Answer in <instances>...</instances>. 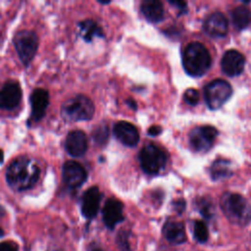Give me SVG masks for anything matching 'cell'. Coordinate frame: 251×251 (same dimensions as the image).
Instances as JSON below:
<instances>
[{
  "mask_svg": "<svg viewBox=\"0 0 251 251\" xmlns=\"http://www.w3.org/2000/svg\"><path fill=\"white\" fill-rule=\"evenodd\" d=\"M196 205L199 212L205 219H211L214 216L215 209H214L213 202L211 201L210 198H207V197L199 198Z\"/></svg>",
  "mask_w": 251,
  "mask_h": 251,
  "instance_id": "obj_23",
  "label": "cell"
},
{
  "mask_svg": "<svg viewBox=\"0 0 251 251\" xmlns=\"http://www.w3.org/2000/svg\"><path fill=\"white\" fill-rule=\"evenodd\" d=\"M109 137V129L105 125H99L92 131V138L98 145H104Z\"/></svg>",
  "mask_w": 251,
  "mask_h": 251,
  "instance_id": "obj_25",
  "label": "cell"
},
{
  "mask_svg": "<svg viewBox=\"0 0 251 251\" xmlns=\"http://www.w3.org/2000/svg\"><path fill=\"white\" fill-rule=\"evenodd\" d=\"M212 63L207 48L200 42H191L186 45L182 53V66L187 75L198 77L207 73Z\"/></svg>",
  "mask_w": 251,
  "mask_h": 251,
  "instance_id": "obj_2",
  "label": "cell"
},
{
  "mask_svg": "<svg viewBox=\"0 0 251 251\" xmlns=\"http://www.w3.org/2000/svg\"><path fill=\"white\" fill-rule=\"evenodd\" d=\"M162 128L159 126H152L148 128V134L151 136H157L161 133Z\"/></svg>",
  "mask_w": 251,
  "mask_h": 251,
  "instance_id": "obj_30",
  "label": "cell"
},
{
  "mask_svg": "<svg viewBox=\"0 0 251 251\" xmlns=\"http://www.w3.org/2000/svg\"><path fill=\"white\" fill-rule=\"evenodd\" d=\"M12 42L23 66L28 67L38 50L39 38L36 32L28 29L19 30L14 34Z\"/></svg>",
  "mask_w": 251,
  "mask_h": 251,
  "instance_id": "obj_5",
  "label": "cell"
},
{
  "mask_svg": "<svg viewBox=\"0 0 251 251\" xmlns=\"http://www.w3.org/2000/svg\"><path fill=\"white\" fill-rule=\"evenodd\" d=\"M78 34L85 42H91L95 37H104L102 27L93 20L86 19L77 23Z\"/></svg>",
  "mask_w": 251,
  "mask_h": 251,
  "instance_id": "obj_19",
  "label": "cell"
},
{
  "mask_svg": "<svg viewBox=\"0 0 251 251\" xmlns=\"http://www.w3.org/2000/svg\"><path fill=\"white\" fill-rule=\"evenodd\" d=\"M170 3L172 5H175L177 9L181 10L182 12H184V10L186 9V3L182 2V1H170Z\"/></svg>",
  "mask_w": 251,
  "mask_h": 251,
  "instance_id": "obj_31",
  "label": "cell"
},
{
  "mask_svg": "<svg viewBox=\"0 0 251 251\" xmlns=\"http://www.w3.org/2000/svg\"><path fill=\"white\" fill-rule=\"evenodd\" d=\"M128 236L129 233L126 230H121L117 236V243L122 251H130Z\"/></svg>",
  "mask_w": 251,
  "mask_h": 251,
  "instance_id": "obj_27",
  "label": "cell"
},
{
  "mask_svg": "<svg viewBox=\"0 0 251 251\" xmlns=\"http://www.w3.org/2000/svg\"><path fill=\"white\" fill-rule=\"evenodd\" d=\"M0 251H18V246L9 241H4L0 243Z\"/></svg>",
  "mask_w": 251,
  "mask_h": 251,
  "instance_id": "obj_28",
  "label": "cell"
},
{
  "mask_svg": "<svg viewBox=\"0 0 251 251\" xmlns=\"http://www.w3.org/2000/svg\"><path fill=\"white\" fill-rule=\"evenodd\" d=\"M209 172H210L211 177L214 180L226 179L232 175L231 164L226 159H223V158L217 159L212 163L209 169Z\"/></svg>",
  "mask_w": 251,
  "mask_h": 251,
  "instance_id": "obj_21",
  "label": "cell"
},
{
  "mask_svg": "<svg viewBox=\"0 0 251 251\" xmlns=\"http://www.w3.org/2000/svg\"><path fill=\"white\" fill-rule=\"evenodd\" d=\"M165 238L172 244H181L186 240L185 228L182 223L169 220L163 226Z\"/></svg>",
  "mask_w": 251,
  "mask_h": 251,
  "instance_id": "obj_18",
  "label": "cell"
},
{
  "mask_svg": "<svg viewBox=\"0 0 251 251\" xmlns=\"http://www.w3.org/2000/svg\"><path fill=\"white\" fill-rule=\"evenodd\" d=\"M113 131L115 137L126 146L133 147L139 141V133L137 128L128 122L120 121L116 123Z\"/></svg>",
  "mask_w": 251,
  "mask_h": 251,
  "instance_id": "obj_16",
  "label": "cell"
},
{
  "mask_svg": "<svg viewBox=\"0 0 251 251\" xmlns=\"http://www.w3.org/2000/svg\"><path fill=\"white\" fill-rule=\"evenodd\" d=\"M126 103L132 108V109H136V104L134 103V101L133 100H131V99H129V100H126Z\"/></svg>",
  "mask_w": 251,
  "mask_h": 251,
  "instance_id": "obj_33",
  "label": "cell"
},
{
  "mask_svg": "<svg viewBox=\"0 0 251 251\" xmlns=\"http://www.w3.org/2000/svg\"><path fill=\"white\" fill-rule=\"evenodd\" d=\"M62 178L67 188L76 190L87 179V172L78 162L69 160L62 167Z\"/></svg>",
  "mask_w": 251,
  "mask_h": 251,
  "instance_id": "obj_9",
  "label": "cell"
},
{
  "mask_svg": "<svg viewBox=\"0 0 251 251\" xmlns=\"http://www.w3.org/2000/svg\"><path fill=\"white\" fill-rule=\"evenodd\" d=\"M7 184L17 192L33 188L40 177L38 163L27 156H18L8 165L5 173Z\"/></svg>",
  "mask_w": 251,
  "mask_h": 251,
  "instance_id": "obj_1",
  "label": "cell"
},
{
  "mask_svg": "<svg viewBox=\"0 0 251 251\" xmlns=\"http://www.w3.org/2000/svg\"><path fill=\"white\" fill-rule=\"evenodd\" d=\"M203 28L204 31L212 37H224L228 30V23L222 13L215 12L205 20Z\"/></svg>",
  "mask_w": 251,
  "mask_h": 251,
  "instance_id": "obj_17",
  "label": "cell"
},
{
  "mask_svg": "<svg viewBox=\"0 0 251 251\" xmlns=\"http://www.w3.org/2000/svg\"><path fill=\"white\" fill-rule=\"evenodd\" d=\"M231 20L237 29H244L251 23V12L245 6L236 7L231 12Z\"/></svg>",
  "mask_w": 251,
  "mask_h": 251,
  "instance_id": "obj_22",
  "label": "cell"
},
{
  "mask_svg": "<svg viewBox=\"0 0 251 251\" xmlns=\"http://www.w3.org/2000/svg\"><path fill=\"white\" fill-rule=\"evenodd\" d=\"M173 207L177 214H181L185 209V201L183 199H178L173 203Z\"/></svg>",
  "mask_w": 251,
  "mask_h": 251,
  "instance_id": "obj_29",
  "label": "cell"
},
{
  "mask_svg": "<svg viewBox=\"0 0 251 251\" xmlns=\"http://www.w3.org/2000/svg\"><path fill=\"white\" fill-rule=\"evenodd\" d=\"M64 147L71 157L78 158L83 156L88 148V139L86 134L80 129L69 131L64 142Z\"/></svg>",
  "mask_w": 251,
  "mask_h": 251,
  "instance_id": "obj_12",
  "label": "cell"
},
{
  "mask_svg": "<svg viewBox=\"0 0 251 251\" xmlns=\"http://www.w3.org/2000/svg\"><path fill=\"white\" fill-rule=\"evenodd\" d=\"M245 66L244 56L236 50H227L221 61L222 71L228 76L239 75Z\"/></svg>",
  "mask_w": 251,
  "mask_h": 251,
  "instance_id": "obj_15",
  "label": "cell"
},
{
  "mask_svg": "<svg viewBox=\"0 0 251 251\" xmlns=\"http://www.w3.org/2000/svg\"><path fill=\"white\" fill-rule=\"evenodd\" d=\"M88 251H104L100 246H98V245H95V244H91L90 246H89V249H88Z\"/></svg>",
  "mask_w": 251,
  "mask_h": 251,
  "instance_id": "obj_32",
  "label": "cell"
},
{
  "mask_svg": "<svg viewBox=\"0 0 251 251\" xmlns=\"http://www.w3.org/2000/svg\"><path fill=\"white\" fill-rule=\"evenodd\" d=\"M4 162V151L0 148V164H3Z\"/></svg>",
  "mask_w": 251,
  "mask_h": 251,
  "instance_id": "obj_34",
  "label": "cell"
},
{
  "mask_svg": "<svg viewBox=\"0 0 251 251\" xmlns=\"http://www.w3.org/2000/svg\"><path fill=\"white\" fill-rule=\"evenodd\" d=\"M138 160L142 170L146 174L156 175L166 167L168 158L163 149L155 144L149 143L140 150Z\"/></svg>",
  "mask_w": 251,
  "mask_h": 251,
  "instance_id": "obj_6",
  "label": "cell"
},
{
  "mask_svg": "<svg viewBox=\"0 0 251 251\" xmlns=\"http://www.w3.org/2000/svg\"><path fill=\"white\" fill-rule=\"evenodd\" d=\"M23 97V90L18 80L9 79L0 88V109L12 111L16 109Z\"/></svg>",
  "mask_w": 251,
  "mask_h": 251,
  "instance_id": "obj_10",
  "label": "cell"
},
{
  "mask_svg": "<svg viewBox=\"0 0 251 251\" xmlns=\"http://www.w3.org/2000/svg\"><path fill=\"white\" fill-rule=\"evenodd\" d=\"M95 113L92 100L84 94H76L66 100L61 106V116L69 123L90 121Z\"/></svg>",
  "mask_w": 251,
  "mask_h": 251,
  "instance_id": "obj_4",
  "label": "cell"
},
{
  "mask_svg": "<svg viewBox=\"0 0 251 251\" xmlns=\"http://www.w3.org/2000/svg\"><path fill=\"white\" fill-rule=\"evenodd\" d=\"M217 135L218 130L212 126H196L189 133V144L196 152H206L212 147Z\"/></svg>",
  "mask_w": 251,
  "mask_h": 251,
  "instance_id": "obj_8",
  "label": "cell"
},
{
  "mask_svg": "<svg viewBox=\"0 0 251 251\" xmlns=\"http://www.w3.org/2000/svg\"><path fill=\"white\" fill-rule=\"evenodd\" d=\"M2 42H3V38H2V36H1V34H0V46H1Z\"/></svg>",
  "mask_w": 251,
  "mask_h": 251,
  "instance_id": "obj_36",
  "label": "cell"
},
{
  "mask_svg": "<svg viewBox=\"0 0 251 251\" xmlns=\"http://www.w3.org/2000/svg\"><path fill=\"white\" fill-rule=\"evenodd\" d=\"M193 235L196 241L204 243L207 241L209 233L206 225L202 221H195L193 225Z\"/></svg>",
  "mask_w": 251,
  "mask_h": 251,
  "instance_id": "obj_24",
  "label": "cell"
},
{
  "mask_svg": "<svg viewBox=\"0 0 251 251\" xmlns=\"http://www.w3.org/2000/svg\"><path fill=\"white\" fill-rule=\"evenodd\" d=\"M102 219L109 229H114L118 224L124 221L123 203L116 198H109L102 209Z\"/></svg>",
  "mask_w": 251,
  "mask_h": 251,
  "instance_id": "obj_14",
  "label": "cell"
},
{
  "mask_svg": "<svg viewBox=\"0 0 251 251\" xmlns=\"http://www.w3.org/2000/svg\"><path fill=\"white\" fill-rule=\"evenodd\" d=\"M4 235V230L2 227H0V237H2Z\"/></svg>",
  "mask_w": 251,
  "mask_h": 251,
  "instance_id": "obj_35",
  "label": "cell"
},
{
  "mask_svg": "<svg viewBox=\"0 0 251 251\" xmlns=\"http://www.w3.org/2000/svg\"><path fill=\"white\" fill-rule=\"evenodd\" d=\"M141 12L145 19L153 24L159 23L164 18L163 4L158 0H145L140 6Z\"/></svg>",
  "mask_w": 251,
  "mask_h": 251,
  "instance_id": "obj_20",
  "label": "cell"
},
{
  "mask_svg": "<svg viewBox=\"0 0 251 251\" xmlns=\"http://www.w3.org/2000/svg\"><path fill=\"white\" fill-rule=\"evenodd\" d=\"M101 199L102 193L98 186H91L84 191L81 198L80 210L85 219L91 220L96 217L100 208Z\"/></svg>",
  "mask_w": 251,
  "mask_h": 251,
  "instance_id": "obj_13",
  "label": "cell"
},
{
  "mask_svg": "<svg viewBox=\"0 0 251 251\" xmlns=\"http://www.w3.org/2000/svg\"><path fill=\"white\" fill-rule=\"evenodd\" d=\"M29 101L31 108L29 115V123H38L45 117L47 108L49 106L50 96L48 90L41 87L33 89L30 93Z\"/></svg>",
  "mask_w": 251,
  "mask_h": 251,
  "instance_id": "obj_11",
  "label": "cell"
},
{
  "mask_svg": "<svg viewBox=\"0 0 251 251\" xmlns=\"http://www.w3.org/2000/svg\"><path fill=\"white\" fill-rule=\"evenodd\" d=\"M220 205L230 223L244 226L251 221V206L243 196L237 193L226 192L221 197Z\"/></svg>",
  "mask_w": 251,
  "mask_h": 251,
  "instance_id": "obj_3",
  "label": "cell"
},
{
  "mask_svg": "<svg viewBox=\"0 0 251 251\" xmlns=\"http://www.w3.org/2000/svg\"><path fill=\"white\" fill-rule=\"evenodd\" d=\"M232 88L225 79H214L204 88V97L207 106L211 110L221 108L231 96Z\"/></svg>",
  "mask_w": 251,
  "mask_h": 251,
  "instance_id": "obj_7",
  "label": "cell"
},
{
  "mask_svg": "<svg viewBox=\"0 0 251 251\" xmlns=\"http://www.w3.org/2000/svg\"><path fill=\"white\" fill-rule=\"evenodd\" d=\"M183 99L188 105L195 106L199 102V93L194 88H188L183 93Z\"/></svg>",
  "mask_w": 251,
  "mask_h": 251,
  "instance_id": "obj_26",
  "label": "cell"
}]
</instances>
